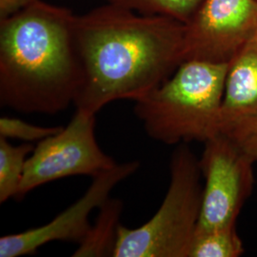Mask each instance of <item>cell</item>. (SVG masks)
<instances>
[{
  "mask_svg": "<svg viewBox=\"0 0 257 257\" xmlns=\"http://www.w3.org/2000/svg\"><path fill=\"white\" fill-rule=\"evenodd\" d=\"M185 24L107 3L76 16L74 37L82 70L76 110L97 113L135 101L166 81L184 61Z\"/></svg>",
  "mask_w": 257,
  "mask_h": 257,
  "instance_id": "6da1fadb",
  "label": "cell"
},
{
  "mask_svg": "<svg viewBox=\"0 0 257 257\" xmlns=\"http://www.w3.org/2000/svg\"><path fill=\"white\" fill-rule=\"evenodd\" d=\"M75 15L36 0L0 20V105L21 113L56 114L77 97L82 70Z\"/></svg>",
  "mask_w": 257,
  "mask_h": 257,
  "instance_id": "7a4b0ae2",
  "label": "cell"
},
{
  "mask_svg": "<svg viewBox=\"0 0 257 257\" xmlns=\"http://www.w3.org/2000/svg\"><path fill=\"white\" fill-rule=\"evenodd\" d=\"M229 63L186 60L153 91L135 100L134 112L152 139L167 145L206 142L220 133Z\"/></svg>",
  "mask_w": 257,
  "mask_h": 257,
  "instance_id": "3957f363",
  "label": "cell"
},
{
  "mask_svg": "<svg viewBox=\"0 0 257 257\" xmlns=\"http://www.w3.org/2000/svg\"><path fill=\"white\" fill-rule=\"evenodd\" d=\"M168 192L156 214L142 226L121 224L112 257H189L201 212L199 160L186 144L172 155Z\"/></svg>",
  "mask_w": 257,
  "mask_h": 257,
  "instance_id": "277c9868",
  "label": "cell"
},
{
  "mask_svg": "<svg viewBox=\"0 0 257 257\" xmlns=\"http://www.w3.org/2000/svg\"><path fill=\"white\" fill-rule=\"evenodd\" d=\"M96 113L76 110L65 128L39 141L28 157L18 198L49 182L76 175L95 177L117 164L99 147Z\"/></svg>",
  "mask_w": 257,
  "mask_h": 257,
  "instance_id": "5b68a950",
  "label": "cell"
},
{
  "mask_svg": "<svg viewBox=\"0 0 257 257\" xmlns=\"http://www.w3.org/2000/svg\"><path fill=\"white\" fill-rule=\"evenodd\" d=\"M253 162L235 140L223 133L205 142L199 167L206 183L196 231L235 224L251 192Z\"/></svg>",
  "mask_w": 257,
  "mask_h": 257,
  "instance_id": "8992f818",
  "label": "cell"
},
{
  "mask_svg": "<svg viewBox=\"0 0 257 257\" xmlns=\"http://www.w3.org/2000/svg\"><path fill=\"white\" fill-rule=\"evenodd\" d=\"M256 33L257 0H204L185 24L184 61L229 63Z\"/></svg>",
  "mask_w": 257,
  "mask_h": 257,
  "instance_id": "52a82bcc",
  "label": "cell"
},
{
  "mask_svg": "<svg viewBox=\"0 0 257 257\" xmlns=\"http://www.w3.org/2000/svg\"><path fill=\"white\" fill-rule=\"evenodd\" d=\"M139 161L117 163L109 171L92 177V182L82 196L45 225L0 237V257L34 254L37 249L54 241L79 244L91 228L90 214L110 196V192L123 180L134 175Z\"/></svg>",
  "mask_w": 257,
  "mask_h": 257,
  "instance_id": "ba28073f",
  "label": "cell"
},
{
  "mask_svg": "<svg viewBox=\"0 0 257 257\" xmlns=\"http://www.w3.org/2000/svg\"><path fill=\"white\" fill-rule=\"evenodd\" d=\"M257 121V33L229 62L221 104L220 133Z\"/></svg>",
  "mask_w": 257,
  "mask_h": 257,
  "instance_id": "9c48e42d",
  "label": "cell"
},
{
  "mask_svg": "<svg viewBox=\"0 0 257 257\" xmlns=\"http://www.w3.org/2000/svg\"><path fill=\"white\" fill-rule=\"evenodd\" d=\"M123 202L118 198L109 197L98 208L94 224L91 225L86 236L78 244L74 257L112 256Z\"/></svg>",
  "mask_w": 257,
  "mask_h": 257,
  "instance_id": "30bf717a",
  "label": "cell"
},
{
  "mask_svg": "<svg viewBox=\"0 0 257 257\" xmlns=\"http://www.w3.org/2000/svg\"><path fill=\"white\" fill-rule=\"evenodd\" d=\"M35 147L31 143L12 145L0 137V203L19 196L28 157Z\"/></svg>",
  "mask_w": 257,
  "mask_h": 257,
  "instance_id": "8fae6325",
  "label": "cell"
},
{
  "mask_svg": "<svg viewBox=\"0 0 257 257\" xmlns=\"http://www.w3.org/2000/svg\"><path fill=\"white\" fill-rule=\"evenodd\" d=\"M235 224L211 230L195 231L189 257H237L243 253Z\"/></svg>",
  "mask_w": 257,
  "mask_h": 257,
  "instance_id": "7c38bea8",
  "label": "cell"
},
{
  "mask_svg": "<svg viewBox=\"0 0 257 257\" xmlns=\"http://www.w3.org/2000/svg\"><path fill=\"white\" fill-rule=\"evenodd\" d=\"M141 15L162 16L183 24L191 21L204 0H106Z\"/></svg>",
  "mask_w": 257,
  "mask_h": 257,
  "instance_id": "4fadbf2b",
  "label": "cell"
},
{
  "mask_svg": "<svg viewBox=\"0 0 257 257\" xmlns=\"http://www.w3.org/2000/svg\"><path fill=\"white\" fill-rule=\"evenodd\" d=\"M62 127H42L16 117L2 116L0 118V137L16 139L25 143L39 142L44 138L55 135Z\"/></svg>",
  "mask_w": 257,
  "mask_h": 257,
  "instance_id": "5bb4252c",
  "label": "cell"
},
{
  "mask_svg": "<svg viewBox=\"0 0 257 257\" xmlns=\"http://www.w3.org/2000/svg\"><path fill=\"white\" fill-rule=\"evenodd\" d=\"M227 136L235 140L254 162L257 161V121L234 128Z\"/></svg>",
  "mask_w": 257,
  "mask_h": 257,
  "instance_id": "9a60e30c",
  "label": "cell"
},
{
  "mask_svg": "<svg viewBox=\"0 0 257 257\" xmlns=\"http://www.w3.org/2000/svg\"><path fill=\"white\" fill-rule=\"evenodd\" d=\"M34 1L36 0H0V20L19 13Z\"/></svg>",
  "mask_w": 257,
  "mask_h": 257,
  "instance_id": "2e32d148",
  "label": "cell"
}]
</instances>
